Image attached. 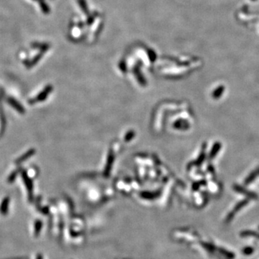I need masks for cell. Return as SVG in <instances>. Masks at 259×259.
I'll return each mask as SVG.
<instances>
[{"label": "cell", "mask_w": 259, "mask_h": 259, "mask_svg": "<svg viewBox=\"0 0 259 259\" xmlns=\"http://www.w3.org/2000/svg\"><path fill=\"white\" fill-rule=\"evenodd\" d=\"M220 252L222 253V254H223L224 256H226L227 257L230 258H232L234 257V255H233V253H230V252L227 251V250H223V249H220Z\"/></svg>", "instance_id": "2"}, {"label": "cell", "mask_w": 259, "mask_h": 259, "mask_svg": "<svg viewBox=\"0 0 259 259\" xmlns=\"http://www.w3.org/2000/svg\"><path fill=\"white\" fill-rule=\"evenodd\" d=\"M254 251V249L251 247H245L244 249L243 250V253L245 255H250L252 254V253Z\"/></svg>", "instance_id": "1"}]
</instances>
